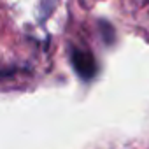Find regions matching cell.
I'll list each match as a JSON object with an SVG mask.
<instances>
[{
    "label": "cell",
    "instance_id": "cell-1",
    "mask_svg": "<svg viewBox=\"0 0 149 149\" xmlns=\"http://www.w3.org/2000/svg\"><path fill=\"white\" fill-rule=\"evenodd\" d=\"M72 65L76 68V72L84 79V81H90L95 77L97 74V63H95V58L90 51L86 49H74L72 51Z\"/></svg>",
    "mask_w": 149,
    "mask_h": 149
}]
</instances>
